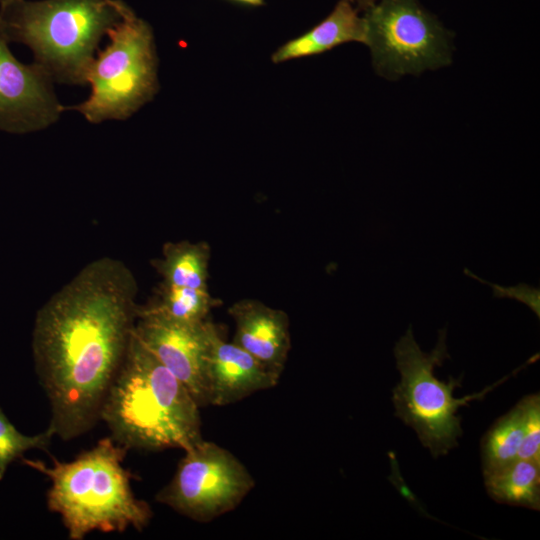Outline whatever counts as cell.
<instances>
[{"instance_id":"cell-4","label":"cell","mask_w":540,"mask_h":540,"mask_svg":"<svg viewBox=\"0 0 540 540\" xmlns=\"http://www.w3.org/2000/svg\"><path fill=\"white\" fill-rule=\"evenodd\" d=\"M128 7L123 0H4L0 36L27 46L54 84L87 85L101 40Z\"/></svg>"},{"instance_id":"cell-8","label":"cell","mask_w":540,"mask_h":540,"mask_svg":"<svg viewBox=\"0 0 540 540\" xmlns=\"http://www.w3.org/2000/svg\"><path fill=\"white\" fill-rule=\"evenodd\" d=\"M254 485V478L232 453L202 439L185 450L156 500L194 521L209 522L235 509Z\"/></svg>"},{"instance_id":"cell-5","label":"cell","mask_w":540,"mask_h":540,"mask_svg":"<svg viewBox=\"0 0 540 540\" xmlns=\"http://www.w3.org/2000/svg\"><path fill=\"white\" fill-rule=\"evenodd\" d=\"M446 333V328L439 330L435 348L425 353L415 341L409 326L394 347L397 369L401 375L399 384L393 389L395 415L416 431L422 445L430 450L433 457L446 455L458 446V438L463 434L461 418L457 415L460 406L483 399L514 372L533 362L530 358L511 375L481 392L456 398L453 391L461 387L462 376L457 379L450 376L448 381H441L434 375L435 367L441 366L450 357Z\"/></svg>"},{"instance_id":"cell-9","label":"cell","mask_w":540,"mask_h":540,"mask_svg":"<svg viewBox=\"0 0 540 540\" xmlns=\"http://www.w3.org/2000/svg\"><path fill=\"white\" fill-rule=\"evenodd\" d=\"M0 36V131L37 132L53 125L64 112L54 82L33 62L24 64Z\"/></svg>"},{"instance_id":"cell-15","label":"cell","mask_w":540,"mask_h":540,"mask_svg":"<svg viewBox=\"0 0 540 540\" xmlns=\"http://www.w3.org/2000/svg\"><path fill=\"white\" fill-rule=\"evenodd\" d=\"M484 475L487 493L498 503L540 509V464L516 459Z\"/></svg>"},{"instance_id":"cell-13","label":"cell","mask_w":540,"mask_h":540,"mask_svg":"<svg viewBox=\"0 0 540 540\" xmlns=\"http://www.w3.org/2000/svg\"><path fill=\"white\" fill-rule=\"evenodd\" d=\"M349 42L364 44V20L352 3L340 0L333 11L319 24L281 45L272 54L271 61L280 64L322 54Z\"/></svg>"},{"instance_id":"cell-2","label":"cell","mask_w":540,"mask_h":540,"mask_svg":"<svg viewBox=\"0 0 540 540\" xmlns=\"http://www.w3.org/2000/svg\"><path fill=\"white\" fill-rule=\"evenodd\" d=\"M199 408L186 386L132 334L100 413L111 437L127 450L185 451L203 439Z\"/></svg>"},{"instance_id":"cell-22","label":"cell","mask_w":540,"mask_h":540,"mask_svg":"<svg viewBox=\"0 0 540 540\" xmlns=\"http://www.w3.org/2000/svg\"><path fill=\"white\" fill-rule=\"evenodd\" d=\"M234 2L249 5V6H261L264 3V0H232Z\"/></svg>"},{"instance_id":"cell-7","label":"cell","mask_w":540,"mask_h":540,"mask_svg":"<svg viewBox=\"0 0 540 540\" xmlns=\"http://www.w3.org/2000/svg\"><path fill=\"white\" fill-rule=\"evenodd\" d=\"M362 17L379 76L396 80L450 65L453 36L418 0H377Z\"/></svg>"},{"instance_id":"cell-24","label":"cell","mask_w":540,"mask_h":540,"mask_svg":"<svg viewBox=\"0 0 540 540\" xmlns=\"http://www.w3.org/2000/svg\"><path fill=\"white\" fill-rule=\"evenodd\" d=\"M1 1H4V0H0V2H1Z\"/></svg>"},{"instance_id":"cell-10","label":"cell","mask_w":540,"mask_h":540,"mask_svg":"<svg viewBox=\"0 0 540 540\" xmlns=\"http://www.w3.org/2000/svg\"><path fill=\"white\" fill-rule=\"evenodd\" d=\"M211 321L183 323L138 314L134 336L189 390L199 407L207 406L204 363Z\"/></svg>"},{"instance_id":"cell-23","label":"cell","mask_w":540,"mask_h":540,"mask_svg":"<svg viewBox=\"0 0 540 540\" xmlns=\"http://www.w3.org/2000/svg\"><path fill=\"white\" fill-rule=\"evenodd\" d=\"M346 1H349L350 3H352L353 5L355 4L356 0H346Z\"/></svg>"},{"instance_id":"cell-14","label":"cell","mask_w":540,"mask_h":540,"mask_svg":"<svg viewBox=\"0 0 540 540\" xmlns=\"http://www.w3.org/2000/svg\"><path fill=\"white\" fill-rule=\"evenodd\" d=\"M210 247L207 242H168L162 257L152 261L165 285L208 289Z\"/></svg>"},{"instance_id":"cell-19","label":"cell","mask_w":540,"mask_h":540,"mask_svg":"<svg viewBox=\"0 0 540 540\" xmlns=\"http://www.w3.org/2000/svg\"><path fill=\"white\" fill-rule=\"evenodd\" d=\"M521 401L524 407V424L518 459L540 464V395L530 394Z\"/></svg>"},{"instance_id":"cell-3","label":"cell","mask_w":540,"mask_h":540,"mask_svg":"<svg viewBox=\"0 0 540 540\" xmlns=\"http://www.w3.org/2000/svg\"><path fill=\"white\" fill-rule=\"evenodd\" d=\"M126 452L112 437H105L72 461L53 458L51 467L23 459L49 478L47 506L61 517L70 540H83L94 531H141L150 522L152 509L136 497L131 474L122 465Z\"/></svg>"},{"instance_id":"cell-20","label":"cell","mask_w":540,"mask_h":540,"mask_svg":"<svg viewBox=\"0 0 540 540\" xmlns=\"http://www.w3.org/2000/svg\"><path fill=\"white\" fill-rule=\"evenodd\" d=\"M475 277V279L491 285L493 289V295L497 298H512L526 304L536 315L540 317V293L539 288L532 287L527 284H519L515 287H502L500 285L492 284L490 282L483 281L474 274H469Z\"/></svg>"},{"instance_id":"cell-12","label":"cell","mask_w":540,"mask_h":540,"mask_svg":"<svg viewBox=\"0 0 540 540\" xmlns=\"http://www.w3.org/2000/svg\"><path fill=\"white\" fill-rule=\"evenodd\" d=\"M228 312L235 322L234 343L281 375L291 348L288 315L254 299L237 301Z\"/></svg>"},{"instance_id":"cell-1","label":"cell","mask_w":540,"mask_h":540,"mask_svg":"<svg viewBox=\"0 0 540 540\" xmlns=\"http://www.w3.org/2000/svg\"><path fill=\"white\" fill-rule=\"evenodd\" d=\"M138 284L121 260L84 266L38 310L32 351L48 398V428L65 441L99 421L138 318Z\"/></svg>"},{"instance_id":"cell-21","label":"cell","mask_w":540,"mask_h":540,"mask_svg":"<svg viewBox=\"0 0 540 540\" xmlns=\"http://www.w3.org/2000/svg\"><path fill=\"white\" fill-rule=\"evenodd\" d=\"M377 0H356L355 7L358 11H364L367 7L373 4Z\"/></svg>"},{"instance_id":"cell-11","label":"cell","mask_w":540,"mask_h":540,"mask_svg":"<svg viewBox=\"0 0 540 540\" xmlns=\"http://www.w3.org/2000/svg\"><path fill=\"white\" fill-rule=\"evenodd\" d=\"M279 377L234 342H227L211 323L204 363L207 405L235 403L276 386Z\"/></svg>"},{"instance_id":"cell-16","label":"cell","mask_w":540,"mask_h":540,"mask_svg":"<svg viewBox=\"0 0 540 540\" xmlns=\"http://www.w3.org/2000/svg\"><path fill=\"white\" fill-rule=\"evenodd\" d=\"M219 303L208 289L175 287L160 283L152 300L139 306L138 314H154L183 323L205 321Z\"/></svg>"},{"instance_id":"cell-17","label":"cell","mask_w":540,"mask_h":540,"mask_svg":"<svg viewBox=\"0 0 540 540\" xmlns=\"http://www.w3.org/2000/svg\"><path fill=\"white\" fill-rule=\"evenodd\" d=\"M524 407L520 400L509 412L498 418L481 440L483 474L518 459L523 437Z\"/></svg>"},{"instance_id":"cell-18","label":"cell","mask_w":540,"mask_h":540,"mask_svg":"<svg viewBox=\"0 0 540 540\" xmlns=\"http://www.w3.org/2000/svg\"><path fill=\"white\" fill-rule=\"evenodd\" d=\"M53 436L48 427L37 435L29 436L21 433L0 407V481L13 461L22 458L24 453L31 449L47 450Z\"/></svg>"},{"instance_id":"cell-6","label":"cell","mask_w":540,"mask_h":540,"mask_svg":"<svg viewBox=\"0 0 540 540\" xmlns=\"http://www.w3.org/2000/svg\"><path fill=\"white\" fill-rule=\"evenodd\" d=\"M109 42L99 49L88 70L89 96L65 107L87 122L123 121L133 116L159 90L158 55L151 25L129 6L107 33Z\"/></svg>"}]
</instances>
